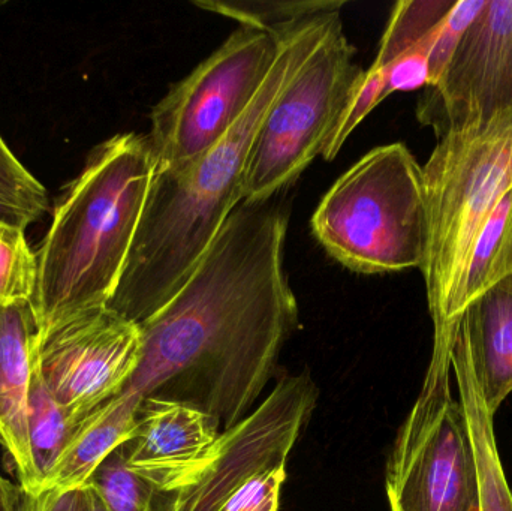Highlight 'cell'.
Masks as SVG:
<instances>
[{
  "instance_id": "obj_1",
  "label": "cell",
  "mask_w": 512,
  "mask_h": 511,
  "mask_svg": "<svg viewBox=\"0 0 512 511\" xmlns=\"http://www.w3.org/2000/svg\"><path fill=\"white\" fill-rule=\"evenodd\" d=\"M288 225L274 198L236 207L185 285L140 324L143 357L125 390L203 411L221 432L252 413L300 324Z\"/></svg>"
},
{
  "instance_id": "obj_2",
  "label": "cell",
  "mask_w": 512,
  "mask_h": 511,
  "mask_svg": "<svg viewBox=\"0 0 512 511\" xmlns=\"http://www.w3.org/2000/svg\"><path fill=\"white\" fill-rule=\"evenodd\" d=\"M340 20V12H331L286 27L267 81L233 129L189 164L156 171L131 254L107 308L140 326L185 285L243 203L249 159L268 110Z\"/></svg>"
},
{
  "instance_id": "obj_3",
  "label": "cell",
  "mask_w": 512,
  "mask_h": 511,
  "mask_svg": "<svg viewBox=\"0 0 512 511\" xmlns=\"http://www.w3.org/2000/svg\"><path fill=\"white\" fill-rule=\"evenodd\" d=\"M155 173L147 135L125 132L98 144L80 174L66 183L35 249L38 279L30 305L39 335L84 312L107 308Z\"/></svg>"
},
{
  "instance_id": "obj_4",
  "label": "cell",
  "mask_w": 512,
  "mask_h": 511,
  "mask_svg": "<svg viewBox=\"0 0 512 511\" xmlns=\"http://www.w3.org/2000/svg\"><path fill=\"white\" fill-rule=\"evenodd\" d=\"M427 243L421 266L435 327L433 348H451L472 249L512 188V110L438 138L423 167Z\"/></svg>"
},
{
  "instance_id": "obj_5",
  "label": "cell",
  "mask_w": 512,
  "mask_h": 511,
  "mask_svg": "<svg viewBox=\"0 0 512 511\" xmlns=\"http://www.w3.org/2000/svg\"><path fill=\"white\" fill-rule=\"evenodd\" d=\"M312 231L351 272L421 269L427 243L423 167L403 143L375 147L328 189L313 213Z\"/></svg>"
},
{
  "instance_id": "obj_6",
  "label": "cell",
  "mask_w": 512,
  "mask_h": 511,
  "mask_svg": "<svg viewBox=\"0 0 512 511\" xmlns=\"http://www.w3.org/2000/svg\"><path fill=\"white\" fill-rule=\"evenodd\" d=\"M285 29L240 26L153 107L147 134L156 171L183 167L242 119L279 57Z\"/></svg>"
},
{
  "instance_id": "obj_7",
  "label": "cell",
  "mask_w": 512,
  "mask_h": 511,
  "mask_svg": "<svg viewBox=\"0 0 512 511\" xmlns=\"http://www.w3.org/2000/svg\"><path fill=\"white\" fill-rule=\"evenodd\" d=\"M361 74L355 48L337 21L268 110L249 159L243 201L271 200L322 155Z\"/></svg>"
},
{
  "instance_id": "obj_8",
  "label": "cell",
  "mask_w": 512,
  "mask_h": 511,
  "mask_svg": "<svg viewBox=\"0 0 512 511\" xmlns=\"http://www.w3.org/2000/svg\"><path fill=\"white\" fill-rule=\"evenodd\" d=\"M451 350H433L420 395L388 458L391 511H480L468 420L451 393Z\"/></svg>"
},
{
  "instance_id": "obj_9",
  "label": "cell",
  "mask_w": 512,
  "mask_h": 511,
  "mask_svg": "<svg viewBox=\"0 0 512 511\" xmlns=\"http://www.w3.org/2000/svg\"><path fill=\"white\" fill-rule=\"evenodd\" d=\"M316 402L309 372L280 377L256 410L222 432L212 461L192 485L156 495L155 511H218L256 473L286 465Z\"/></svg>"
},
{
  "instance_id": "obj_10",
  "label": "cell",
  "mask_w": 512,
  "mask_h": 511,
  "mask_svg": "<svg viewBox=\"0 0 512 511\" xmlns=\"http://www.w3.org/2000/svg\"><path fill=\"white\" fill-rule=\"evenodd\" d=\"M143 357L138 324L93 309L38 336L36 366L60 407L80 423L119 396Z\"/></svg>"
},
{
  "instance_id": "obj_11",
  "label": "cell",
  "mask_w": 512,
  "mask_h": 511,
  "mask_svg": "<svg viewBox=\"0 0 512 511\" xmlns=\"http://www.w3.org/2000/svg\"><path fill=\"white\" fill-rule=\"evenodd\" d=\"M512 110V0H484L441 77L424 89L418 122L442 138Z\"/></svg>"
},
{
  "instance_id": "obj_12",
  "label": "cell",
  "mask_w": 512,
  "mask_h": 511,
  "mask_svg": "<svg viewBox=\"0 0 512 511\" xmlns=\"http://www.w3.org/2000/svg\"><path fill=\"white\" fill-rule=\"evenodd\" d=\"M221 429L212 417L180 402L144 398L126 464L158 494L192 485L215 455Z\"/></svg>"
},
{
  "instance_id": "obj_13",
  "label": "cell",
  "mask_w": 512,
  "mask_h": 511,
  "mask_svg": "<svg viewBox=\"0 0 512 511\" xmlns=\"http://www.w3.org/2000/svg\"><path fill=\"white\" fill-rule=\"evenodd\" d=\"M38 336L30 302L0 308V444L27 497L38 494L27 425Z\"/></svg>"
},
{
  "instance_id": "obj_14",
  "label": "cell",
  "mask_w": 512,
  "mask_h": 511,
  "mask_svg": "<svg viewBox=\"0 0 512 511\" xmlns=\"http://www.w3.org/2000/svg\"><path fill=\"white\" fill-rule=\"evenodd\" d=\"M481 395L495 416L512 392V278L469 303L456 330Z\"/></svg>"
},
{
  "instance_id": "obj_15",
  "label": "cell",
  "mask_w": 512,
  "mask_h": 511,
  "mask_svg": "<svg viewBox=\"0 0 512 511\" xmlns=\"http://www.w3.org/2000/svg\"><path fill=\"white\" fill-rule=\"evenodd\" d=\"M141 401L143 398L137 393L123 390L90 413L45 480L41 494L83 488L96 468L134 437Z\"/></svg>"
},
{
  "instance_id": "obj_16",
  "label": "cell",
  "mask_w": 512,
  "mask_h": 511,
  "mask_svg": "<svg viewBox=\"0 0 512 511\" xmlns=\"http://www.w3.org/2000/svg\"><path fill=\"white\" fill-rule=\"evenodd\" d=\"M451 368L459 386L460 404L468 420L477 461L480 511H512V492L496 446L493 417L475 380L462 339L454 338Z\"/></svg>"
},
{
  "instance_id": "obj_17",
  "label": "cell",
  "mask_w": 512,
  "mask_h": 511,
  "mask_svg": "<svg viewBox=\"0 0 512 511\" xmlns=\"http://www.w3.org/2000/svg\"><path fill=\"white\" fill-rule=\"evenodd\" d=\"M512 276V188L499 201L472 249L457 314Z\"/></svg>"
},
{
  "instance_id": "obj_18",
  "label": "cell",
  "mask_w": 512,
  "mask_h": 511,
  "mask_svg": "<svg viewBox=\"0 0 512 511\" xmlns=\"http://www.w3.org/2000/svg\"><path fill=\"white\" fill-rule=\"evenodd\" d=\"M83 422L77 423L65 413L53 393L48 389L36 366L33 371L32 386L29 393V443L38 480V497L45 480L56 467L60 456L71 443L77 429Z\"/></svg>"
},
{
  "instance_id": "obj_19",
  "label": "cell",
  "mask_w": 512,
  "mask_h": 511,
  "mask_svg": "<svg viewBox=\"0 0 512 511\" xmlns=\"http://www.w3.org/2000/svg\"><path fill=\"white\" fill-rule=\"evenodd\" d=\"M457 0H402L391 12L372 65L384 68L435 36Z\"/></svg>"
},
{
  "instance_id": "obj_20",
  "label": "cell",
  "mask_w": 512,
  "mask_h": 511,
  "mask_svg": "<svg viewBox=\"0 0 512 511\" xmlns=\"http://www.w3.org/2000/svg\"><path fill=\"white\" fill-rule=\"evenodd\" d=\"M198 8L215 14L224 15L240 23V26H252L256 29L277 30L294 26L301 21L310 20L318 15L340 12L346 0H204L195 2Z\"/></svg>"
},
{
  "instance_id": "obj_21",
  "label": "cell",
  "mask_w": 512,
  "mask_h": 511,
  "mask_svg": "<svg viewBox=\"0 0 512 511\" xmlns=\"http://www.w3.org/2000/svg\"><path fill=\"white\" fill-rule=\"evenodd\" d=\"M50 209L45 186L18 161L0 135V219L26 230Z\"/></svg>"
},
{
  "instance_id": "obj_22",
  "label": "cell",
  "mask_w": 512,
  "mask_h": 511,
  "mask_svg": "<svg viewBox=\"0 0 512 511\" xmlns=\"http://www.w3.org/2000/svg\"><path fill=\"white\" fill-rule=\"evenodd\" d=\"M84 486L98 494L108 511H155L158 492L128 467L123 446L96 468Z\"/></svg>"
},
{
  "instance_id": "obj_23",
  "label": "cell",
  "mask_w": 512,
  "mask_h": 511,
  "mask_svg": "<svg viewBox=\"0 0 512 511\" xmlns=\"http://www.w3.org/2000/svg\"><path fill=\"white\" fill-rule=\"evenodd\" d=\"M38 279L35 251L23 228L0 219V308L30 302Z\"/></svg>"
},
{
  "instance_id": "obj_24",
  "label": "cell",
  "mask_w": 512,
  "mask_h": 511,
  "mask_svg": "<svg viewBox=\"0 0 512 511\" xmlns=\"http://www.w3.org/2000/svg\"><path fill=\"white\" fill-rule=\"evenodd\" d=\"M387 98V74L384 69L370 65L361 74L333 134L328 138L322 158L333 161L358 125Z\"/></svg>"
},
{
  "instance_id": "obj_25",
  "label": "cell",
  "mask_w": 512,
  "mask_h": 511,
  "mask_svg": "<svg viewBox=\"0 0 512 511\" xmlns=\"http://www.w3.org/2000/svg\"><path fill=\"white\" fill-rule=\"evenodd\" d=\"M484 0H457L450 14L445 17L436 33L435 44L429 60V84L432 86L441 77L451 56L456 51L463 33L483 8ZM426 89V87H424Z\"/></svg>"
},
{
  "instance_id": "obj_26",
  "label": "cell",
  "mask_w": 512,
  "mask_h": 511,
  "mask_svg": "<svg viewBox=\"0 0 512 511\" xmlns=\"http://www.w3.org/2000/svg\"><path fill=\"white\" fill-rule=\"evenodd\" d=\"M286 465L267 468L237 489L218 511H279Z\"/></svg>"
},
{
  "instance_id": "obj_27",
  "label": "cell",
  "mask_w": 512,
  "mask_h": 511,
  "mask_svg": "<svg viewBox=\"0 0 512 511\" xmlns=\"http://www.w3.org/2000/svg\"><path fill=\"white\" fill-rule=\"evenodd\" d=\"M436 33L429 42L421 45L417 50L403 54L399 59L382 68L387 74V96L396 92H409V90L427 87L430 53L435 44Z\"/></svg>"
},
{
  "instance_id": "obj_28",
  "label": "cell",
  "mask_w": 512,
  "mask_h": 511,
  "mask_svg": "<svg viewBox=\"0 0 512 511\" xmlns=\"http://www.w3.org/2000/svg\"><path fill=\"white\" fill-rule=\"evenodd\" d=\"M24 511H87L86 488L50 491L27 497Z\"/></svg>"
},
{
  "instance_id": "obj_29",
  "label": "cell",
  "mask_w": 512,
  "mask_h": 511,
  "mask_svg": "<svg viewBox=\"0 0 512 511\" xmlns=\"http://www.w3.org/2000/svg\"><path fill=\"white\" fill-rule=\"evenodd\" d=\"M27 495L20 485L6 480L0 476V511H24Z\"/></svg>"
},
{
  "instance_id": "obj_30",
  "label": "cell",
  "mask_w": 512,
  "mask_h": 511,
  "mask_svg": "<svg viewBox=\"0 0 512 511\" xmlns=\"http://www.w3.org/2000/svg\"><path fill=\"white\" fill-rule=\"evenodd\" d=\"M87 491V511H108L95 491L89 486H84Z\"/></svg>"
},
{
  "instance_id": "obj_31",
  "label": "cell",
  "mask_w": 512,
  "mask_h": 511,
  "mask_svg": "<svg viewBox=\"0 0 512 511\" xmlns=\"http://www.w3.org/2000/svg\"><path fill=\"white\" fill-rule=\"evenodd\" d=\"M511 278H512V276H511Z\"/></svg>"
}]
</instances>
